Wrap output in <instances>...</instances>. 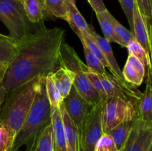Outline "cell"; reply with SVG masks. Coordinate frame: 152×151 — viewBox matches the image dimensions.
<instances>
[{"label": "cell", "instance_id": "obj_1", "mask_svg": "<svg viewBox=\"0 0 152 151\" xmlns=\"http://www.w3.org/2000/svg\"><path fill=\"white\" fill-rule=\"evenodd\" d=\"M65 39V30L49 29L42 22L18 41L16 54L7 66L1 83L6 93L54 72L59 67V51Z\"/></svg>", "mask_w": 152, "mask_h": 151}, {"label": "cell", "instance_id": "obj_2", "mask_svg": "<svg viewBox=\"0 0 152 151\" xmlns=\"http://www.w3.org/2000/svg\"><path fill=\"white\" fill-rule=\"evenodd\" d=\"M45 76H38L6 93L0 113L1 124L16 137L22 127Z\"/></svg>", "mask_w": 152, "mask_h": 151}, {"label": "cell", "instance_id": "obj_3", "mask_svg": "<svg viewBox=\"0 0 152 151\" xmlns=\"http://www.w3.org/2000/svg\"><path fill=\"white\" fill-rule=\"evenodd\" d=\"M45 77L34 98L31 109L15 137L10 151H17L21 147L27 145L37 139L43 128L51 121V107L45 89Z\"/></svg>", "mask_w": 152, "mask_h": 151}, {"label": "cell", "instance_id": "obj_4", "mask_svg": "<svg viewBox=\"0 0 152 151\" xmlns=\"http://www.w3.org/2000/svg\"><path fill=\"white\" fill-rule=\"evenodd\" d=\"M59 66L74 72L73 86L92 106L103 102L101 101L99 94L94 90L86 76V70L88 68V66L82 62L75 50L65 41L62 43L59 51Z\"/></svg>", "mask_w": 152, "mask_h": 151}, {"label": "cell", "instance_id": "obj_5", "mask_svg": "<svg viewBox=\"0 0 152 151\" xmlns=\"http://www.w3.org/2000/svg\"><path fill=\"white\" fill-rule=\"evenodd\" d=\"M0 20L9 32V36L19 41L36 28L28 19L21 0H0Z\"/></svg>", "mask_w": 152, "mask_h": 151}, {"label": "cell", "instance_id": "obj_6", "mask_svg": "<svg viewBox=\"0 0 152 151\" xmlns=\"http://www.w3.org/2000/svg\"><path fill=\"white\" fill-rule=\"evenodd\" d=\"M140 104L113 97L107 99L103 105L102 113V130L108 133L111 129L121 122L138 118Z\"/></svg>", "mask_w": 152, "mask_h": 151}, {"label": "cell", "instance_id": "obj_7", "mask_svg": "<svg viewBox=\"0 0 152 151\" xmlns=\"http://www.w3.org/2000/svg\"><path fill=\"white\" fill-rule=\"evenodd\" d=\"M104 102L93 106L80 134L81 151H94L96 143L104 134L102 113Z\"/></svg>", "mask_w": 152, "mask_h": 151}, {"label": "cell", "instance_id": "obj_8", "mask_svg": "<svg viewBox=\"0 0 152 151\" xmlns=\"http://www.w3.org/2000/svg\"><path fill=\"white\" fill-rule=\"evenodd\" d=\"M107 98L119 97L131 102L140 104L142 93H141L137 86L127 82L126 80H120L106 72L104 75H99Z\"/></svg>", "mask_w": 152, "mask_h": 151}, {"label": "cell", "instance_id": "obj_9", "mask_svg": "<svg viewBox=\"0 0 152 151\" xmlns=\"http://www.w3.org/2000/svg\"><path fill=\"white\" fill-rule=\"evenodd\" d=\"M62 104L80 134L93 106L77 92L74 86L69 94L63 99Z\"/></svg>", "mask_w": 152, "mask_h": 151}, {"label": "cell", "instance_id": "obj_10", "mask_svg": "<svg viewBox=\"0 0 152 151\" xmlns=\"http://www.w3.org/2000/svg\"><path fill=\"white\" fill-rule=\"evenodd\" d=\"M152 141V124L137 118L122 151H148Z\"/></svg>", "mask_w": 152, "mask_h": 151}, {"label": "cell", "instance_id": "obj_11", "mask_svg": "<svg viewBox=\"0 0 152 151\" xmlns=\"http://www.w3.org/2000/svg\"><path fill=\"white\" fill-rule=\"evenodd\" d=\"M133 35L134 39L143 47L148 57L152 54V36L150 35L145 21L142 19L137 4H135L133 15Z\"/></svg>", "mask_w": 152, "mask_h": 151}, {"label": "cell", "instance_id": "obj_12", "mask_svg": "<svg viewBox=\"0 0 152 151\" xmlns=\"http://www.w3.org/2000/svg\"><path fill=\"white\" fill-rule=\"evenodd\" d=\"M88 31L93 36L94 38H95V40L97 42L99 47H100L101 50H102V53H103L104 56L105 57L108 65H109V70L111 72V74L115 77H117V78H119V79L125 80L124 78H123V72H122L121 69L119 67L115 57H114L111 42L108 41L105 38L99 36L95 31L93 27H91V25H89Z\"/></svg>", "mask_w": 152, "mask_h": 151}, {"label": "cell", "instance_id": "obj_13", "mask_svg": "<svg viewBox=\"0 0 152 151\" xmlns=\"http://www.w3.org/2000/svg\"><path fill=\"white\" fill-rule=\"evenodd\" d=\"M123 76L127 82L135 86H140L145 76V70L143 65L134 55L129 54L127 61L123 68Z\"/></svg>", "mask_w": 152, "mask_h": 151}, {"label": "cell", "instance_id": "obj_14", "mask_svg": "<svg viewBox=\"0 0 152 151\" xmlns=\"http://www.w3.org/2000/svg\"><path fill=\"white\" fill-rule=\"evenodd\" d=\"M145 76L146 86L140 102L137 118L146 124H152V69L151 65Z\"/></svg>", "mask_w": 152, "mask_h": 151}, {"label": "cell", "instance_id": "obj_15", "mask_svg": "<svg viewBox=\"0 0 152 151\" xmlns=\"http://www.w3.org/2000/svg\"><path fill=\"white\" fill-rule=\"evenodd\" d=\"M66 139L67 151H81L80 150V133L69 115L65 110L63 104L59 106Z\"/></svg>", "mask_w": 152, "mask_h": 151}, {"label": "cell", "instance_id": "obj_16", "mask_svg": "<svg viewBox=\"0 0 152 151\" xmlns=\"http://www.w3.org/2000/svg\"><path fill=\"white\" fill-rule=\"evenodd\" d=\"M55 85L59 90L62 99H65L71 91L74 80V73L72 71L63 68L58 67L54 72L50 73Z\"/></svg>", "mask_w": 152, "mask_h": 151}, {"label": "cell", "instance_id": "obj_17", "mask_svg": "<svg viewBox=\"0 0 152 151\" xmlns=\"http://www.w3.org/2000/svg\"><path fill=\"white\" fill-rule=\"evenodd\" d=\"M28 19L33 24H39L46 18L52 19L46 10L43 0H21Z\"/></svg>", "mask_w": 152, "mask_h": 151}, {"label": "cell", "instance_id": "obj_18", "mask_svg": "<svg viewBox=\"0 0 152 151\" xmlns=\"http://www.w3.org/2000/svg\"><path fill=\"white\" fill-rule=\"evenodd\" d=\"M51 122L54 133L55 151H67L65 129L59 107L51 109Z\"/></svg>", "mask_w": 152, "mask_h": 151}, {"label": "cell", "instance_id": "obj_19", "mask_svg": "<svg viewBox=\"0 0 152 151\" xmlns=\"http://www.w3.org/2000/svg\"><path fill=\"white\" fill-rule=\"evenodd\" d=\"M135 120L136 119L123 121L107 133L112 138L119 151L123 150L133 128Z\"/></svg>", "mask_w": 152, "mask_h": 151}, {"label": "cell", "instance_id": "obj_20", "mask_svg": "<svg viewBox=\"0 0 152 151\" xmlns=\"http://www.w3.org/2000/svg\"><path fill=\"white\" fill-rule=\"evenodd\" d=\"M33 151H55L54 133L51 121L42 130L37 137Z\"/></svg>", "mask_w": 152, "mask_h": 151}, {"label": "cell", "instance_id": "obj_21", "mask_svg": "<svg viewBox=\"0 0 152 151\" xmlns=\"http://www.w3.org/2000/svg\"><path fill=\"white\" fill-rule=\"evenodd\" d=\"M67 9L66 22L71 28H76L80 31H87L89 25L85 20L75 4V0H65Z\"/></svg>", "mask_w": 152, "mask_h": 151}, {"label": "cell", "instance_id": "obj_22", "mask_svg": "<svg viewBox=\"0 0 152 151\" xmlns=\"http://www.w3.org/2000/svg\"><path fill=\"white\" fill-rule=\"evenodd\" d=\"M17 41L0 33V64L9 65L17 52Z\"/></svg>", "mask_w": 152, "mask_h": 151}, {"label": "cell", "instance_id": "obj_23", "mask_svg": "<svg viewBox=\"0 0 152 151\" xmlns=\"http://www.w3.org/2000/svg\"><path fill=\"white\" fill-rule=\"evenodd\" d=\"M101 14L112 25L113 28H114V31H115L116 34L120 38V39L126 44H129L132 39L134 38L133 33L131 30H129L127 28H125L123 25H122L114 16L111 15V13L108 11V10H105V11L102 12Z\"/></svg>", "mask_w": 152, "mask_h": 151}, {"label": "cell", "instance_id": "obj_24", "mask_svg": "<svg viewBox=\"0 0 152 151\" xmlns=\"http://www.w3.org/2000/svg\"><path fill=\"white\" fill-rule=\"evenodd\" d=\"M96 18H97V20L99 22V25L101 27V29H102V33H103L104 38H106L108 41L110 42H114L117 43V44H120L121 47H126V44L120 39V37L116 34L115 31H114V28H113L112 25L101 14V13H96Z\"/></svg>", "mask_w": 152, "mask_h": 151}, {"label": "cell", "instance_id": "obj_25", "mask_svg": "<svg viewBox=\"0 0 152 151\" xmlns=\"http://www.w3.org/2000/svg\"><path fill=\"white\" fill-rule=\"evenodd\" d=\"M126 48L128 49L129 54L134 55L143 65L145 70V76H146L147 72L150 68V65H151V59L148 57L145 50L143 49V47L134 38L127 44Z\"/></svg>", "mask_w": 152, "mask_h": 151}, {"label": "cell", "instance_id": "obj_26", "mask_svg": "<svg viewBox=\"0 0 152 151\" xmlns=\"http://www.w3.org/2000/svg\"><path fill=\"white\" fill-rule=\"evenodd\" d=\"M82 44H83V51H84L85 57H86V64L87 66L91 70L94 71V72L96 73L99 75H104L106 73V70H105V68L102 62L97 59L96 56L94 54L91 52V50L88 48L86 43L84 42L82 38H80Z\"/></svg>", "mask_w": 152, "mask_h": 151}, {"label": "cell", "instance_id": "obj_27", "mask_svg": "<svg viewBox=\"0 0 152 151\" xmlns=\"http://www.w3.org/2000/svg\"><path fill=\"white\" fill-rule=\"evenodd\" d=\"M46 10L51 18L66 20L67 9L65 0H43Z\"/></svg>", "mask_w": 152, "mask_h": 151}, {"label": "cell", "instance_id": "obj_28", "mask_svg": "<svg viewBox=\"0 0 152 151\" xmlns=\"http://www.w3.org/2000/svg\"><path fill=\"white\" fill-rule=\"evenodd\" d=\"M45 89L51 109L59 107L63 102V99L61 96L59 90L55 85L50 73L45 77Z\"/></svg>", "mask_w": 152, "mask_h": 151}, {"label": "cell", "instance_id": "obj_29", "mask_svg": "<svg viewBox=\"0 0 152 151\" xmlns=\"http://www.w3.org/2000/svg\"><path fill=\"white\" fill-rule=\"evenodd\" d=\"M142 19L152 36V0H134Z\"/></svg>", "mask_w": 152, "mask_h": 151}, {"label": "cell", "instance_id": "obj_30", "mask_svg": "<svg viewBox=\"0 0 152 151\" xmlns=\"http://www.w3.org/2000/svg\"><path fill=\"white\" fill-rule=\"evenodd\" d=\"M86 76H87L88 78L91 85L93 86L94 90H96V91L97 92L98 94H99V97H100L101 99V101L105 102V101L108 99V98H107L106 93H105V89H104L103 85H102V81H101L100 78H99V74L94 72V71L91 70L89 68H88L86 70Z\"/></svg>", "mask_w": 152, "mask_h": 151}, {"label": "cell", "instance_id": "obj_31", "mask_svg": "<svg viewBox=\"0 0 152 151\" xmlns=\"http://www.w3.org/2000/svg\"><path fill=\"white\" fill-rule=\"evenodd\" d=\"M14 139L15 135L7 127L0 124V151H10Z\"/></svg>", "mask_w": 152, "mask_h": 151}, {"label": "cell", "instance_id": "obj_32", "mask_svg": "<svg viewBox=\"0 0 152 151\" xmlns=\"http://www.w3.org/2000/svg\"><path fill=\"white\" fill-rule=\"evenodd\" d=\"M94 151H119L112 138L107 133H104L95 147Z\"/></svg>", "mask_w": 152, "mask_h": 151}, {"label": "cell", "instance_id": "obj_33", "mask_svg": "<svg viewBox=\"0 0 152 151\" xmlns=\"http://www.w3.org/2000/svg\"><path fill=\"white\" fill-rule=\"evenodd\" d=\"M119 1L128 19V22L130 25L131 31L133 33V15L135 4H136L135 1L134 0H119Z\"/></svg>", "mask_w": 152, "mask_h": 151}, {"label": "cell", "instance_id": "obj_34", "mask_svg": "<svg viewBox=\"0 0 152 151\" xmlns=\"http://www.w3.org/2000/svg\"><path fill=\"white\" fill-rule=\"evenodd\" d=\"M88 1L89 4H91V7L94 9L96 13H102V12L107 10L102 0H88Z\"/></svg>", "mask_w": 152, "mask_h": 151}, {"label": "cell", "instance_id": "obj_35", "mask_svg": "<svg viewBox=\"0 0 152 151\" xmlns=\"http://www.w3.org/2000/svg\"><path fill=\"white\" fill-rule=\"evenodd\" d=\"M6 91L4 88H3L2 85L0 86V113H1V108L2 106V104L4 102V99L6 96ZM0 124H1V118H0Z\"/></svg>", "mask_w": 152, "mask_h": 151}, {"label": "cell", "instance_id": "obj_36", "mask_svg": "<svg viewBox=\"0 0 152 151\" xmlns=\"http://www.w3.org/2000/svg\"><path fill=\"white\" fill-rule=\"evenodd\" d=\"M7 66H8V65L0 64V86L1 85V83H2L4 73H5V71L6 70H7Z\"/></svg>", "mask_w": 152, "mask_h": 151}, {"label": "cell", "instance_id": "obj_37", "mask_svg": "<svg viewBox=\"0 0 152 151\" xmlns=\"http://www.w3.org/2000/svg\"><path fill=\"white\" fill-rule=\"evenodd\" d=\"M35 140H36V139H35ZM35 140L33 141V142H30V143H28V144H27V145H28V147H27V149L25 150H24V151H33V150H34V144H35Z\"/></svg>", "mask_w": 152, "mask_h": 151}, {"label": "cell", "instance_id": "obj_38", "mask_svg": "<svg viewBox=\"0 0 152 151\" xmlns=\"http://www.w3.org/2000/svg\"><path fill=\"white\" fill-rule=\"evenodd\" d=\"M148 151H152V141H151V145H150V147H149V149H148Z\"/></svg>", "mask_w": 152, "mask_h": 151}, {"label": "cell", "instance_id": "obj_39", "mask_svg": "<svg viewBox=\"0 0 152 151\" xmlns=\"http://www.w3.org/2000/svg\"><path fill=\"white\" fill-rule=\"evenodd\" d=\"M151 69H152V54H151Z\"/></svg>", "mask_w": 152, "mask_h": 151}]
</instances>
